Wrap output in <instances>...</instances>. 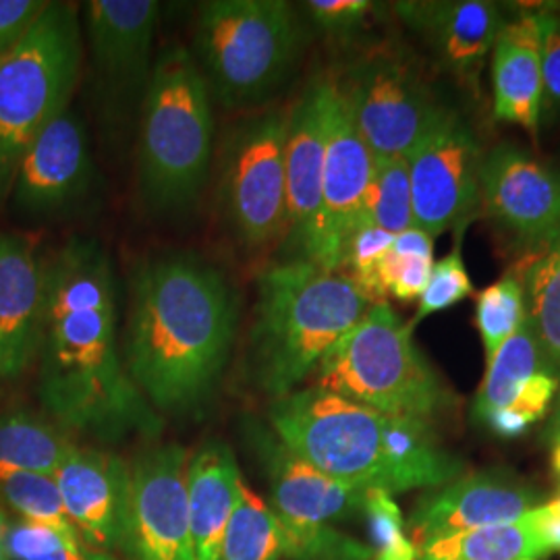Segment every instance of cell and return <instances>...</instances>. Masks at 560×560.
<instances>
[{
  "instance_id": "cell-36",
  "label": "cell",
  "mask_w": 560,
  "mask_h": 560,
  "mask_svg": "<svg viewBox=\"0 0 560 560\" xmlns=\"http://www.w3.org/2000/svg\"><path fill=\"white\" fill-rule=\"evenodd\" d=\"M393 241L395 235L370 224H360L347 245L342 272L360 287L363 295L372 303L384 301L378 284V266L390 249Z\"/></svg>"
},
{
  "instance_id": "cell-37",
  "label": "cell",
  "mask_w": 560,
  "mask_h": 560,
  "mask_svg": "<svg viewBox=\"0 0 560 560\" xmlns=\"http://www.w3.org/2000/svg\"><path fill=\"white\" fill-rule=\"evenodd\" d=\"M471 293H474V284L469 280V272L465 268L463 254H460V245L457 243L451 254H446L441 261L432 266V275L418 303V314L413 320L409 322V326L416 328L418 322L444 310H451L453 305L467 300Z\"/></svg>"
},
{
  "instance_id": "cell-12",
  "label": "cell",
  "mask_w": 560,
  "mask_h": 560,
  "mask_svg": "<svg viewBox=\"0 0 560 560\" xmlns=\"http://www.w3.org/2000/svg\"><path fill=\"white\" fill-rule=\"evenodd\" d=\"M478 140L455 110L442 108L407 156L413 222L430 237L460 226L480 201Z\"/></svg>"
},
{
  "instance_id": "cell-31",
  "label": "cell",
  "mask_w": 560,
  "mask_h": 560,
  "mask_svg": "<svg viewBox=\"0 0 560 560\" xmlns=\"http://www.w3.org/2000/svg\"><path fill=\"white\" fill-rule=\"evenodd\" d=\"M434 266V237L411 226L395 241L378 266V284L384 300H420Z\"/></svg>"
},
{
  "instance_id": "cell-26",
  "label": "cell",
  "mask_w": 560,
  "mask_h": 560,
  "mask_svg": "<svg viewBox=\"0 0 560 560\" xmlns=\"http://www.w3.org/2000/svg\"><path fill=\"white\" fill-rule=\"evenodd\" d=\"M548 555L527 515L515 523L418 544V560H538Z\"/></svg>"
},
{
  "instance_id": "cell-29",
  "label": "cell",
  "mask_w": 560,
  "mask_h": 560,
  "mask_svg": "<svg viewBox=\"0 0 560 560\" xmlns=\"http://www.w3.org/2000/svg\"><path fill=\"white\" fill-rule=\"evenodd\" d=\"M222 560H282L279 515L245 481L226 523Z\"/></svg>"
},
{
  "instance_id": "cell-28",
  "label": "cell",
  "mask_w": 560,
  "mask_h": 560,
  "mask_svg": "<svg viewBox=\"0 0 560 560\" xmlns=\"http://www.w3.org/2000/svg\"><path fill=\"white\" fill-rule=\"evenodd\" d=\"M73 442L55 425L30 413L0 420V471H30L57 478Z\"/></svg>"
},
{
  "instance_id": "cell-24",
  "label": "cell",
  "mask_w": 560,
  "mask_h": 560,
  "mask_svg": "<svg viewBox=\"0 0 560 560\" xmlns=\"http://www.w3.org/2000/svg\"><path fill=\"white\" fill-rule=\"evenodd\" d=\"M240 465L224 442H206L189 459L187 499L194 560H222V541L240 499Z\"/></svg>"
},
{
  "instance_id": "cell-25",
  "label": "cell",
  "mask_w": 560,
  "mask_h": 560,
  "mask_svg": "<svg viewBox=\"0 0 560 560\" xmlns=\"http://www.w3.org/2000/svg\"><path fill=\"white\" fill-rule=\"evenodd\" d=\"M544 372H552V368L541 351L532 322L525 318L520 330L488 360V370L474 402L476 423L483 425L492 416L509 409Z\"/></svg>"
},
{
  "instance_id": "cell-21",
  "label": "cell",
  "mask_w": 560,
  "mask_h": 560,
  "mask_svg": "<svg viewBox=\"0 0 560 560\" xmlns=\"http://www.w3.org/2000/svg\"><path fill=\"white\" fill-rule=\"evenodd\" d=\"M44 261L34 241L0 233V381H18L38 361Z\"/></svg>"
},
{
  "instance_id": "cell-33",
  "label": "cell",
  "mask_w": 560,
  "mask_h": 560,
  "mask_svg": "<svg viewBox=\"0 0 560 560\" xmlns=\"http://www.w3.org/2000/svg\"><path fill=\"white\" fill-rule=\"evenodd\" d=\"M527 318L525 287L520 272H509L478 295L476 324L480 330L486 360H492Z\"/></svg>"
},
{
  "instance_id": "cell-27",
  "label": "cell",
  "mask_w": 560,
  "mask_h": 560,
  "mask_svg": "<svg viewBox=\"0 0 560 560\" xmlns=\"http://www.w3.org/2000/svg\"><path fill=\"white\" fill-rule=\"evenodd\" d=\"M527 318L552 372L560 378V237L521 264Z\"/></svg>"
},
{
  "instance_id": "cell-38",
  "label": "cell",
  "mask_w": 560,
  "mask_h": 560,
  "mask_svg": "<svg viewBox=\"0 0 560 560\" xmlns=\"http://www.w3.org/2000/svg\"><path fill=\"white\" fill-rule=\"evenodd\" d=\"M532 9V7H527ZM538 18L541 42V120L560 117V18L555 13L532 9Z\"/></svg>"
},
{
  "instance_id": "cell-14",
  "label": "cell",
  "mask_w": 560,
  "mask_h": 560,
  "mask_svg": "<svg viewBox=\"0 0 560 560\" xmlns=\"http://www.w3.org/2000/svg\"><path fill=\"white\" fill-rule=\"evenodd\" d=\"M81 36L88 44L106 106L143 101L152 78L156 0H90L80 9Z\"/></svg>"
},
{
  "instance_id": "cell-3",
  "label": "cell",
  "mask_w": 560,
  "mask_h": 560,
  "mask_svg": "<svg viewBox=\"0 0 560 560\" xmlns=\"http://www.w3.org/2000/svg\"><path fill=\"white\" fill-rule=\"evenodd\" d=\"M272 432L326 476L361 492L436 490L463 476L432 428L402 420L316 386L270 402Z\"/></svg>"
},
{
  "instance_id": "cell-32",
  "label": "cell",
  "mask_w": 560,
  "mask_h": 560,
  "mask_svg": "<svg viewBox=\"0 0 560 560\" xmlns=\"http://www.w3.org/2000/svg\"><path fill=\"white\" fill-rule=\"evenodd\" d=\"M360 224L376 226L390 235H399L416 226L407 159L374 162V173L363 200Z\"/></svg>"
},
{
  "instance_id": "cell-35",
  "label": "cell",
  "mask_w": 560,
  "mask_h": 560,
  "mask_svg": "<svg viewBox=\"0 0 560 560\" xmlns=\"http://www.w3.org/2000/svg\"><path fill=\"white\" fill-rule=\"evenodd\" d=\"M363 513L374 541L372 560H418V548L407 536L399 504L386 492H365Z\"/></svg>"
},
{
  "instance_id": "cell-5",
  "label": "cell",
  "mask_w": 560,
  "mask_h": 560,
  "mask_svg": "<svg viewBox=\"0 0 560 560\" xmlns=\"http://www.w3.org/2000/svg\"><path fill=\"white\" fill-rule=\"evenodd\" d=\"M140 108L141 198L159 217L185 212L200 200L214 156L212 94L187 48L154 60Z\"/></svg>"
},
{
  "instance_id": "cell-20",
  "label": "cell",
  "mask_w": 560,
  "mask_h": 560,
  "mask_svg": "<svg viewBox=\"0 0 560 560\" xmlns=\"http://www.w3.org/2000/svg\"><path fill=\"white\" fill-rule=\"evenodd\" d=\"M332 80L316 81L289 110L284 148L287 175V221L284 240L300 260L318 221L322 201V171L328 136V101Z\"/></svg>"
},
{
  "instance_id": "cell-45",
  "label": "cell",
  "mask_w": 560,
  "mask_h": 560,
  "mask_svg": "<svg viewBox=\"0 0 560 560\" xmlns=\"http://www.w3.org/2000/svg\"><path fill=\"white\" fill-rule=\"evenodd\" d=\"M550 428H560V388L557 393V402H555V413H552V420H550Z\"/></svg>"
},
{
  "instance_id": "cell-1",
  "label": "cell",
  "mask_w": 560,
  "mask_h": 560,
  "mask_svg": "<svg viewBox=\"0 0 560 560\" xmlns=\"http://www.w3.org/2000/svg\"><path fill=\"white\" fill-rule=\"evenodd\" d=\"M38 361L42 405L62 428L101 441L161 434L159 413L125 368L117 279L101 241L71 237L44 261Z\"/></svg>"
},
{
  "instance_id": "cell-11",
  "label": "cell",
  "mask_w": 560,
  "mask_h": 560,
  "mask_svg": "<svg viewBox=\"0 0 560 560\" xmlns=\"http://www.w3.org/2000/svg\"><path fill=\"white\" fill-rule=\"evenodd\" d=\"M180 444L152 446L131 460L119 552L125 560H194L187 467Z\"/></svg>"
},
{
  "instance_id": "cell-41",
  "label": "cell",
  "mask_w": 560,
  "mask_h": 560,
  "mask_svg": "<svg viewBox=\"0 0 560 560\" xmlns=\"http://www.w3.org/2000/svg\"><path fill=\"white\" fill-rule=\"evenodd\" d=\"M46 4V0H0V57L30 32Z\"/></svg>"
},
{
  "instance_id": "cell-7",
  "label": "cell",
  "mask_w": 560,
  "mask_h": 560,
  "mask_svg": "<svg viewBox=\"0 0 560 560\" xmlns=\"http://www.w3.org/2000/svg\"><path fill=\"white\" fill-rule=\"evenodd\" d=\"M303 46L284 0H210L198 11L194 59L212 98L226 108L268 101L291 75Z\"/></svg>"
},
{
  "instance_id": "cell-6",
  "label": "cell",
  "mask_w": 560,
  "mask_h": 560,
  "mask_svg": "<svg viewBox=\"0 0 560 560\" xmlns=\"http://www.w3.org/2000/svg\"><path fill=\"white\" fill-rule=\"evenodd\" d=\"M316 388L382 413L434 425L457 399L423 358L413 328L386 303H372L314 370Z\"/></svg>"
},
{
  "instance_id": "cell-40",
  "label": "cell",
  "mask_w": 560,
  "mask_h": 560,
  "mask_svg": "<svg viewBox=\"0 0 560 560\" xmlns=\"http://www.w3.org/2000/svg\"><path fill=\"white\" fill-rule=\"evenodd\" d=\"M305 11L324 34L347 38L360 32L374 4L370 0H310Z\"/></svg>"
},
{
  "instance_id": "cell-18",
  "label": "cell",
  "mask_w": 560,
  "mask_h": 560,
  "mask_svg": "<svg viewBox=\"0 0 560 560\" xmlns=\"http://www.w3.org/2000/svg\"><path fill=\"white\" fill-rule=\"evenodd\" d=\"M540 506V497L509 471H480L460 476L425 494L413 515L416 548L421 541L521 521Z\"/></svg>"
},
{
  "instance_id": "cell-43",
  "label": "cell",
  "mask_w": 560,
  "mask_h": 560,
  "mask_svg": "<svg viewBox=\"0 0 560 560\" xmlns=\"http://www.w3.org/2000/svg\"><path fill=\"white\" fill-rule=\"evenodd\" d=\"M4 532H7V520L0 513V560L7 559V550H4Z\"/></svg>"
},
{
  "instance_id": "cell-16",
  "label": "cell",
  "mask_w": 560,
  "mask_h": 560,
  "mask_svg": "<svg viewBox=\"0 0 560 560\" xmlns=\"http://www.w3.org/2000/svg\"><path fill=\"white\" fill-rule=\"evenodd\" d=\"M96 164L88 129L73 108L50 120L21 156L11 187L23 217L50 219L75 212L94 191Z\"/></svg>"
},
{
  "instance_id": "cell-17",
  "label": "cell",
  "mask_w": 560,
  "mask_h": 560,
  "mask_svg": "<svg viewBox=\"0 0 560 560\" xmlns=\"http://www.w3.org/2000/svg\"><path fill=\"white\" fill-rule=\"evenodd\" d=\"M55 480L67 515L80 529L88 560L119 552L131 463L108 451L73 444Z\"/></svg>"
},
{
  "instance_id": "cell-44",
  "label": "cell",
  "mask_w": 560,
  "mask_h": 560,
  "mask_svg": "<svg viewBox=\"0 0 560 560\" xmlns=\"http://www.w3.org/2000/svg\"><path fill=\"white\" fill-rule=\"evenodd\" d=\"M536 9L555 13V15H559L560 18V0H555V2H540V4H536Z\"/></svg>"
},
{
  "instance_id": "cell-30",
  "label": "cell",
  "mask_w": 560,
  "mask_h": 560,
  "mask_svg": "<svg viewBox=\"0 0 560 560\" xmlns=\"http://www.w3.org/2000/svg\"><path fill=\"white\" fill-rule=\"evenodd\" d=\"M0 497L23 520L52 527L65 540L85 550L78 525L67 515L55 478L30 471H0Z\"/></svg>"
},
{
  "instance_id": "cell-9",
  "label": "cell",
  "mask_w": 560,
  "mask_h": 560,
  "mask_svg": "<svg viewBox=\"0 0 560 560\" xmlns=\"http://www.w3.org/2000/svg\"><path fill=\"white\" fill-rule=\"evenodd\" d=\"M287 110L241 120L222 148L219 201L226 226L241 245L260 249L284 235Z\"/></svg>"
},
{
  "instance_id": "cell-19",
  "label": "cell",
  "mask_w": 560,
  "mask_h": 560,
  "mask_svg": "<svg viewBox=\"0 0 560 560\" xmlns=\"http://www.w3.org/2000/svg\"><path fill=\"white\" fill-rule=\"evenodd\" d=\"M249 442L268 480L270 506L280 517L328 525L363 513L365 492L326 476L280 441L272 428L252 423Z\"/></svg>"
},
{
  "instance_id": "cell-13",
  "label": "cell",
  "mask_w": 560,
  "mask_h": 560,
  "mask_svg": "<svg viewBox=\"0 0 560 560\" xmlns=\"http://www.w3.org/2000/svg\"><path fill=\"white\" fill-rule=\"evenodd\" d=\"M374 162L370 148L361 140L353 125L339 83L332 80L326 156L322 171L320 212L300 260L342 272L347 245L360 226Z\"/></svg>"
},
{
  "instance_id": "cell-4",
  "label": "cell",
  "mask_w": 560,
  "mask_h": 560,
  "mask_svg": "<svg viewBox=\"0 0 560 560\" xmlns=\"http://www.w3.org/2000/svg\"><path fill=\"white\" fill-rule=\"evenodd\" d=\"M372 301L345 272L307 260L277 261L256 280L249 365L264 393L291 395Z\"/></svg>"
},
{
  "instance_id": "cell-23",
  "label": "cell",
  "mask_w": 560,
  "mask_h": 560,
  "mask_svg": "<svg viewBox=\"0 0 560 560\" xmlns=\"http://www.w3.org/2000/svg\"><path fill=\"white\" fill-rule=\"evenodd\" d=\"M492 88L497 119L536 136L541 125L544 80L540 25L532 9L502 27L492 48Z\"/></svg>"
},
{
  "instance_id": "cell-39",
  "label": "cell",
  "mask_w": 560,
  "mask_h": 560,
  "mask_svg": "<svg viewBox=\"0 0 560 560\" xmlns=\"http://www.w3.org/2000/svg\"><path fill=\"white\" fill-rule=\"evenodd\" d=\"M65 546H73V544L65 540L59 532H55L52 527H46V525L27 520L15 521L11 525L7 523L4 550H7V557H11V559L44 560L46 557H50L52 552L65 548ZM73 548H80V546H73ZM80 550H83V548H80Z\"/></svg>"
},
{
  "instance_id": "cell-10",
  "label": "cell",
  "mask_w": 560,
  "mask_h": 560,
  "mask_svg": "<svg viewBox=\"0 0 560 560\" xmlns=\"http://www.w3.org/2000/svg\"><path fill=\"white\" fill-rule=\"evenodd\" d=\"M339 83L353 125L376 161L407 159L441 115L413 62L376 50L349 67Z\"/></svg>"
},
{
  "instance_id": "cell-8",
  "label": "cell",
  "mask_w": 560,
  "mask_h": 560,
  "mask_svg": "<svg viewBox=\"0 0 560 560\" xmlns=\"http://www.w3.org/2000/svg\"><path fill=\"white\" fill-rule=\"evenodd\" d=\"M83 62L80 7L48 2L0 57V201L11 194L21 156L42 129L69 108Z\"/></svg>"
},
{
  "instance_id": "cell-22",
  "label": "cell",
  "mask_w": 560,
  "mask_h": 560,
  "mask_svg": "<svg viewBox=\"0 0 560 560\" xmlns=\"http://www.w3.org/2000/svg\"><path fill=\"white\" fill-rule=\"evenodd\" d=\"M395 11L446 71L471 85L506 25L501 7L488 0H413L397 2Z\"/></svg>"
},
{
  "instance_id": "cell-15",
  "label": "cell",
  "mask_w": 560,
  "mask_h": 560,
  "mask_svg": "<svg viewBox=\"0 0 560 560\" xmlns=\"http://www.w3.org/2000/svg\"><path fill=\"white\" fill-rule=\"evenodd\" d=\"M480 201L527 254L560 237V175L520 145L502 143L481 159Z\"/></svg>"
},
{
  "instance_id": "cell-34",
  "label": "cell",
  "mask_w": 560,
  "mask_h": 560,
  "mask_svg": "<svg viewBox=\"0 0 560 560\" xmlns=\"http://www.w3.org/2000/svg\"><path fill=\"white\" fill-rule=\"evenodd\" d=\"M282 560H372V546L326 523L280 517Z\"/></svg>"
},
{
  "instance_id": "cell-42",
  "label": "cell",
  "mask_w": 560,
  "mask_h": 560,
  "mask_svg": "<svg viewBox=\"0 0 560 560\" xmlns=\"http://www.w3.org/2000/svg\"><path fill=\"white\" fill-rule=\"evenodd\" d=\"M548 444H550V469L560 492V428H548Z\"/></svg>"
},
{
  "instance_id": "cell-2",
  "label": "cell",
  "mask_w": 560,
  "mask_h": 560,
  "mask_svg": "<svg viewBox=\"0 0 560 560\" xmlns=\"http://www.w3.org/2000/svg\"><path fill=\"white\" fill-rule=\"evenodd\" d=\"M237 324V293L217 266L191 254L145 261L131 282L127 374L154 411H196L221 382Z\"/></svg>"
}]
</instances>
